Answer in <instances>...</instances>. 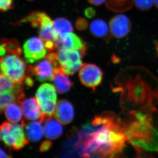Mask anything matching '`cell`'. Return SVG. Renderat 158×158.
Wrapping results in <instances>:
<instances>
[{
    "instance_id": "1",
    "label": "cell",
    "mask_w": 158,
    "mask_h": 158,
    "mask_svg": "<svg viewBox=\"0 0 158 158\" xmlns=\"http://www.w3.org/2000/svg\"><path fill=\"white\" fill-rule=\"evenodd\" d=\"M127 141L121 117L106 112L85 126L78 145L84 157L117 158L123 155Z\"/></svg>"
},
{
    "instance_id": "2",
    "label": "cell",
    "mask_w": 158,
    "mask_h": 158,
    "mask_svg": "<svg viewBox=\"0 0 158 158\" xmlns=\"http://www.w3.org/2000/svg\"><path fill=\"white\" fill-rule=\"evenodd\" d=\"M112 88L119 93V105L124 112L154 107L158 102V78L142 66L120 71Z\"/></svg>"
},
{
    "instance_id": "3",
    "label": "cell",
    "mask_w": 158,
    "mask_h": 158,
    "mask_svg": "<svg viewBox=\"0 0 158 158\" xmlns=\"http://www.w3.org/2000/svg\"><path fill=\"white\" fill-rule=\"evenodd\" d=\"M123 113L121 118L128 142L138 156H158V110L156 107Z\"/></svg>"
},
{
    "instance_id": "4",
    "label": "cell",
    "mask_w": 158,
    "mask_h": 158,
    "mask_svg": "<svg viewBox=\"0 0 158 158\" xmlns=\"http://www.w3.org/2000/svg\"><path fill=\"white\" fill-rule=\"evenodd\" d=\"M22 124L3 122L0 130L1 139L10 149L19 150L28 143Z\"/></svg>"
},
{
    "instance_id": "5",
    "label": "cell",
    "mask_w": 158,
    "mask_h": 158,
    "mask_svg": "<svg viewBox=\"0 0 158 158\" xmlns=\"http://www.w3.org/2000/svg\"><path fill=\"white\" fill-rule=\"evenodd\" d=\"M1 73L12 81L22 85L25 79L26 65L19 55L10 54L2 56Z\"/></svg>"
},
{
    "instance_id": "6",
    "label": "cell",
    "mask_w": 158,
    "mask_h": 158,
    "mask_svg": "<svg viewBox=\"0 0 158 158\" xmlns=\"http://www.w3.org/2000/svg\"><path fill=\"white\" fill-rule=\"evenodd\" d=\"M36 98L42 112L40 121L43 123L47 117L55 113L57 104V94L53 85L46 83L40 85L36 93Z\"/></svg>"
},
{
    "instance_id": "7",
    "label": "cell",
    "mask_w": 158,
    "mask_h": 158,
    "mask_svg": "<svg viewBox=\"0 0 158 158\" xmlns=\"http://www.w3.org/2000/svg\"><path fill=\"white\" fill-rule=\"evenodd\" d=\"M85 52L75 49H59L57 59L59 66L68 75H72L83 66L82 59Z\"/></svg>"
},
{
    "instance_id": "8",
    "label": "cell",
    "mask_w": 158,
    "mask_h": 158,
    "mask_svg": "<svg viewBox=\"0 0 158 158\" xmlns=\"http://www.w3.org/2000/svg\"><path fill=\"white\" fill-rule=\"evenodd\" d=\"M59 66L58 59L51 60L44 57L43 60L37 63L34 67L29 66L28 70L40 82L52 81Z\"/></svg>"
},
{
    "instance_id": "9",
    "label": "cell",
    "mask_w": 158,
    "mask_h": 158,
    "mask_svg": "<svg viewBox=\"0 0 158 158\" xmlns=\"http://www.w3.org/2000/svg\"><path fill=\"white\" fill-rule=\"evenodd\" d=\"M24 55L26 62L34 63L45 57L47 53L44 42L39 37H31L24 44Z\"/></svg>"
},
{
    "instance_id": "10",
    "label": "cell",
    "mask_w": 158,
    "mask_h": 158,
    "mask_svg": "<svg viewBox=\"0 0 158 158\" xmlns=\"http://www.w3.org/2000/svg\"><path fill=\"white\" fill-rule=\"evenodd\" d=\"M79 76L83 85L94 90L101 83L103 73L101 69L94 64H84L80 69Z\"/></svg>"
},
{
    "instance_id": "11",
    "label": "cell",
    "mask_w": 158,
    "mask_h": 158,
    "mask_svg": "<svg viewBox=\"0 0 158 158\" xmlns=\"http://www.w3.org/2000/svg\"><path fill=\"white\" fill-rule=\"evenodd\" d=\"M112 36L121 39L127 35L132 28V24L129 18L123 14H118L113 16L109 23Z\"/></svg>"
},
{
    "instance_id": "12",
    "label": "cell",
    "mask_w": 158,
    "mask_h": 158,
    "mask_svg": "<svg viewBox=\"0 0 158 158\" xmlns=\"http://www.w3.org/2000/svg\"><path fill=\"white\" fill-rule=\"evenodd\" d=\"M36 19L39 23V36L44 42H55L58 36L53 27V21L43 12H36Z\"/></svg>"
},
{
    "instance_id": "13",
    "label": "cell",
    "mask_w": 158,
    "mask_h": 158,
    "mask_svg": "<svg viewBox=\"0 0 158 158\" xmlns=\"http://www.w3.org/2000/svg\"><path fill=\"white\" fill-rule=\"evenodd\" d=\"M55 44L59 49L78 50L86 52V48L84 43L80 37L73 33L58 36Z\"/></svg>"
},
{
    "instance_id": "14",
    "label": "cell",
    "mask_w": 158,
    "mask_h": 158,
    "mask_svg": "<svg viewBox=\"0 0 158 158\" xmlns=\"http://www.w3.org/2000/svg\"><path fill=\"white\" fill-rule=\"evenodd\" d=\"M19 103L26 119L32 120L41 119L43 114L36 98H30L23 99Z\"/></svg>"
},
{
    "instance_id": "15",
    "label": "cell",
    "mask_w": 158,
    "mask_h": 158,
    "mask_svg": "<svg viewBox=\"0 0 158 158\" xmlns=\"http://www.w3.org/2000/svg\"><path fill=\"white\" fill-rule=\"evenodd\" d=\"M54 116L63 124H67L72 121L74 115L71 104L66 100H61L57 103Z\"/></svg>"
},
{
    "instance_id": "16",
    "label": "cell",
    "mask_w": 158,
    "mask_h": 158,
    "mask_svg": "<svg viewBox=\"0 0 158 158\" xmlns=\"http://www.w3.org/2000/svg\"><path fill=\"white\" fill-rule=\"evenodd\" d=\"M41 123L40 120L27 122L26 119L22 120L21 124L25 127L26 135L29 141L37 142L42 138L44 127Z\"/></svg>"
},
{
    "instance_id": "17",
    "label": "cell",
    "mask_w": 158,
    "mask_h": 158,
    "mask_svg": "<svg viewBox=\"0 0 158 158\" xmlns=\"http://www.w3.org/2000/svg\"><path fill=\"white\" fill-rule=\"evenodd\" d=\"M44 134L47 138L50 140L57 139L62 135L63 128L61 123L52 116L44 119Z\"/></svg>"
},
{
    "instance_id": "18",
    "label": "cell",
    "mask_w": 158,
    "mask_h": 158,
    "mask_svg": "<svg viewBox=\"0 0 158 158\" xmlns=\"http://www.w3.org/2000/svg\"><path fill=\"white\" fill-rule=\"evenodd\" d=\"M90 30L93 36L105 41H109L112 37L110 26L103 20L96 19L93 20L90 23Z\"/></svg>"
},
{
    "instance_id": "19",
    "label": "cell",
    "mask_w": 158,
    "mask_h": 158,
    "mask_svg": "<svg viewBox=\"0 0 158 158\" xmlns=\"http://www.w3.org/2000/svg\"><path fill=\"white\" fill-rule=\"evenodd\" d=\"M68 75L62 71V69L59 66L53 80L54 86L58 93H66L72 87L73 83L69 78Z\"/></svg>"
},
{
    "instance_id": "20",
    "label": "cell",
    "mask_w": 158,
    "mask_h": 158,
    "mask_svg": "<svg viewBox=\"0 0 158 158\" xmlns=\"http://www.w3.org/2000/svg\"><path fill=\"white\" fill-rule=\"evenodd\" d=\"M134 5V0H106V7L110 11L123 13L129 11Z\"/></svg>"
},
{
    "instance_id": "21",
    "label": "cell",
    "mask_w": 158,
    "mask_h": 158,
    "mask_svg": "<svg viewBox=\"0 0 158 158\" xmlns=\"http://www.w3.org/2000/svg\"><path fill=\"white\" fill-rule=\"evenodd\" d=\"M20 105L17 102H13L8 105L5 110L6 118L11 122L17 123L22 117V110Z\"/></svg>"
},
{
    "instance_id": "22",
    "label": "cell",
    "mask_w": 158,
    "mask_h": 158,
    "mask_svg": "<svg viewBox=\"0 0 158 158\" xmlns=\"http://www.w3.org/2000/svg\"><path fill=\"white\" fill-rule=\"evenodd\" d=\"M53 27L57 36L72 33L73 27L70 22L63 18H59L53 21Z\"/></svg>"
},
{
    "instance_id": "23",
    "label": "cell",
    "mask_w": 158,
    "mask_h": 158,
    "mask_svg": "<svg viewBox=\"0 0 158 158\" xmlns=\"http://www.w3.org/2000/svg\"><path fill=\"white\" fill-rule=\"evenodd\" d=\"M1 46L10 54H16L20 56L22 54V50L20 48L18 42L15 40L3 39Z\"/></svg>"
},
{
    "instance_id": "24",
    "label": "cell",
    "mask_w": 158,
    "mask_h": 158,
    "mask_svg": "<svg viewBox=\"0 0 158 158\" xmlns=\"http://www.w3.org/2000/svg\"><path fill=\"white\" fill-rule=\"evenodd\" d=\"M1 92L4 91L14 90L20 85L19 84L15 83L9 78L5 76L1 73Z\"/></svg>"
},
{
    "instance_id": "25",
    "label": "cell",
    "mask_w": 158,
    "mask_h": 158,
    "mask_svg": "<svg viewBox=\"0 0 158 158\" xmlns=\"http://www.w3.org/2000/svg\"><path fill=\"white\" fill-rule=\"evenodd\" d=\"M154 4V0H134V5L139 11H148L152 8Z\"/></svg>"
},
{
    "instance_id": "26",
    "label": "cell",
    "mask_w": 158,
    "mask_h": 158,
    "mask_svg": "<svg viewBox=\"0 0 158 158\" xmlns=\"http://www.w3.org/2000/svg\"><path fill=\"white\" fill-rule=\"evenodd\" d=\"M13 0H1V10L3 11H7L12 7Z\"/></svg>"
},
{
    "instance_id": "27",
    "label": "cell",
    "mask_w": 158,
    "mask_h": 158,
    "mask_svg": "<svg viewBox=\"0 0 158 158\" xmlns=\"http://www.w3.org/2000/svg\"><path fill=\"white\" fill-rule=\"evenodd\" d=\"M51 145H52V143L50 141H44L41 145H40V152L46 151L48 150L49 149Z\"/></svg>"
},
{
    "instance_id": "28",
    "label": "cell",
    "mask_w": 158,
    "mask_h": 158,
    "mask_svg": "<svg viewBox=\"0 0 158 158\" xmlns=\"http://www.w3.org/2000/svg\"><path fill=\"white\" fill-rule=\"evenodd\" d=\"M90 4L95 6L101 5L103 3H106V0H88Z\"/></svg>"
},
{
    "instance_id": "29",
    "label": "cell",
    "mask_w": 158,
    "mask_h": 158,
    "mask_svg": "<svg viewBox=\"0 0 158 158\" xmlns=\"http://www.w3.org/2000/svg\"><path fill=\"white\" fill-rule=\"evenodd\" d=\"M85 15L88 17L91 18L93 17L95 15V11L91 8L88 9L85 11Z\"/></svg>"
},
{
    "instance_id": "30",
    "label": "cell",
    "mask_w": 158,
    "mask_h": 158,
    "mask_svg": "<svg viewBox=\"0 0 158 158\" xmlns=\"http://www.w3.org/2000/svg\"><path fill=\"white\" fill-rule=\"evenodd\" d=\"M25 82L26 85L29 87H32V85L34 84V82L32 79L29 77L26 78L25 79Z\"/></svg>"
},
{
    "instance_id": "31",
    "label": "cell",
    "mask_w": 158,
    "mask_h": 158,
    "mask_svg": "<svg viewBox=\"0 0 158 158\" xmlns=\"http://www.w3.org/2000/svg\"><path fill=\"white\" fill-rule=\"evenodd\" d=\"M9 157L8 154L4 151L1 148V158H8Z\"/></svg>"
},
{
    "instance_id": "32",
    "label": "cell",
    "mask_w": 158,
    "mask_h": 158,
    "mask_svg": "<svg viewBox=\"0 0 158 158\" xmlns=\"http://www.w3.org/2000/svg\"><path fill=\"white\" fill-rule=\"evenodd\" d=\"M154 5L156 8L158 9V0H154Z\"/></svg>"
},
{
    "instance_id": "33",
    "label": "cell",
    "mask_w": 158,
    "mask_h": 158,
    "mask_svg": "<svg viewBox=\"0 0 158 158\" xmlns=\"http://www.w3.org/2000/svg\"><path fill=\"white\" fill-rule=\"evenodd\" d=\"M156 46V49L157 53L158 54V42L157 43Z\"/></svg>"
},
{
    "instance_id": "34",
    "label": "cell",
    "mask_w": 158,
    "mask_h": 158,
    "mask_svg": "<svg viewBox=\"0 0 158 158\" xmlns=\"http://www.w3.org/2000/svg\"><path fill=\"white\" fill-rule=\"evenodd\" d=\"M28 1H34V0H28Z\"/></svg>"
}]
</instances>
